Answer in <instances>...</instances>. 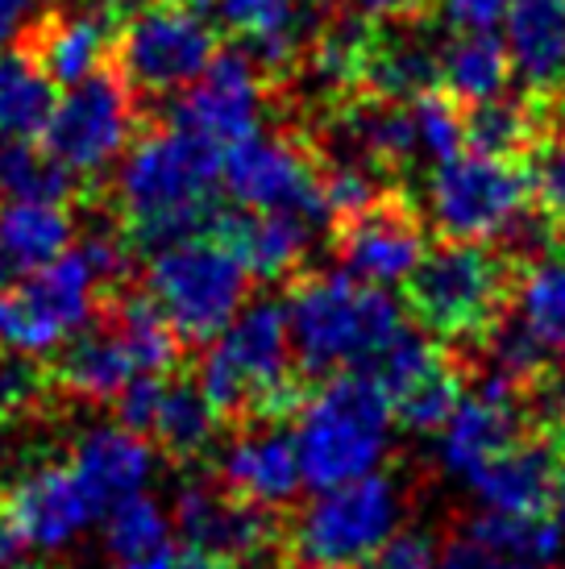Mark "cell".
<instances>
[{"label":"cell","instance_id":"obj_1","mask_svg":"<svg viewBox=\"0 0 565 569\" xmlns=\"http://www.w3.org/2000/svg\"><path fill=\"white\" fill-rule=\"evenodd\" d=\"M225 150L191 138L184 129L150 133L129 146L117 174V208L126 221V238L146 250H162L171 241L196 238L212 229Z\"/></svg>","mask_w":565,"mask_h":569},{"label":"cell","instance_id":"obj_2","mask_svg":"<svg viewBox=\"0 0 565 569\" xmlns=\"http://www.w3.org/2000/svg\"><path fill=\"white\" fill-rule=\"evenodd\" d=\"M287 332L296 366L313 379L366 370L404 329V308L387 287L361 283L346 270H313L287 291Z\"/></svg>","mask_w":565,"mask_h":569},{"label":"cell","instance_id":"obj_3","mask_svg":"<svg viewBox=\"0 0 565 569\" xmlns=\"http://www.w3.org/2000/svg\"><path fill=\"white\" fill-rule=\"evenodd\" d=\"M391 399L366 370H341L325 379L296 416V453L304 487H337L383 470L391 453Z\"/></svg>","mask_w":565,"mask_h":569},{"label":"cell","instance_id":"obj_4","mask_svg":"<svg viewBox=\"0 0 565 569\" xmlns=\"http://www.w3.org/2000/svg\"><path fill=\"white\" fill-rule=\"evenodd\" d=\"M296 353L287 312L275 300L246 303L225 329L208 341L200 387L220 411V420H275L291 411L296 391Z\"/></svg>","mask_w":565,"mask_h":569},{"label":"cell","instance_id":"obj_5","mask_svg":"<svg viewBox=\"0 0 565 569\" xmlns=\"http://www.w3.org/2000/svg\"><path fill=\"white\" fill-rule=\"evenodd\" d=\"M516 258L490 250L483 241H454L420 258L408 279V303L416 320L445 341H483L512 308Z\"/></svg>","mask_w":565,"mask_h":569},{"label":"cell","instance_id":"obj_6","mask_svg":"<svg viewBox=\"0 0 565 569\" xmlns=\"http://www.w3.org/2000/svg\"><path fill=\"white\" fill-rule=\"evenodd\" d=\"M250 270L217 233L171 241L155 250L146 270V300L188 346H208L246 308Z\"/></svg>","mask_w":565,"mask_h":569},{"label":"cell","instance_id":"obj_7","mask_svg":"<svg viewBox=\"0 0 565 569\" xmlns=\"http://www.w3.org/2000/svg\"><path fill=\"white\" fill-rule=\"evenodd\" d=\"M404 516H408V495L399 487V478L375 470L366 478L320 490L291 523V545L299 561L354 569L366 566L399 532Z\"/></svg>","mask_w":565,"mask_h":569},{"label":"cell","instance_id":"obj_8","mask_svg":"<svg viewBox=\"0 0 565 569\" xmlns=\"http://www.w3.org/2000/svg\"><path fill=\"white\" fill-rule=\"evenodd\" d=\"M112 291L92 250L79 241L76 250L30 270L26 283L0 296V341L21 353H50L83 332L100 312V296Z\"/></svg>","mask_w":565,"mask_h":569},{"label":"cell","instance_id":"obj_9","mask_svg":"<svg viewBox=\"0 0 565 569\" xmlns=\"http://www.w3.org/2000/svg\"><path fill=\"white\" fill-rule=\"evenodd\" d=\"M528 208H533V174L516 159L470 150L437 162L428 179V217L454 241L507 238Z\"/></svg>","mask_w":565,"mask_h":569},{"label":"cell","instance_id":"obj_10","mask_svg":"<svg viewBox=\"0 0 565 569\" xmlns=\"http://www.w3.org/2000/svg\"><path fill=\"white\" fill-rule=\"evenodd\" d=\"M217 54V33L205 13L175 0H146L117 38V76L138 96H167L205 76Z\"/></svg>","mask_w":565,"mask_h":569},{"label":"cell","instance_id":"obj_11","mask_svg":"<svg viewBox=\"0 0 565 569\" xmlns=\"http://www.w3.org/2000/svg\"><path fill=\"white\" fill-rule=\"evenodd\" d=\"M133 129H138V92L117 71H96L88 80L71 83V92L54 104L42 146L67 171L96 174L133 146L138 138Z\"/></svg>","mask_w":565,"mask_h":569},{"label":"cell","instance_id":"obj_12","mask_svg":"<svg viewBox=\"0 0 565 569\" xmlns=\"http://www.w3.org/2000/svg\"><path fill=\"white\" fill-rule=\"evenodd\" d=\"M220 179L241 208L254 212H299L329 221L320 196V159L316 146L296 133H250L246 142L225 150Z\"/></svg>","mask_w":565,"mask_h":569},{"label":"cell","instance_id":"obj_13","mask_svg":"<svg viewBox=\"0 0 565 569\" xmlns=\"http://www.w3.org/2000/svg\"><path fill=\"white\" fill-rule=\"evenodd\" d=\"M267 71L246 50H217L200 80L175 100L171 126L200 142L229 150L258 133V117L267 104Z\"/></svg>","mask_w":565,"mask_h":569},{"label":"cell","instance_id":"obj_14","mask_svg":"<svg viewBox=\"0 0 565 569\" xmlns=\"http://www.w3.org/2000/svg\"><path fill=\"white\" fill-rule=\"evenodd\" d=\"M100 516L96 499L83 490L71 466L59 461H38L30 470L13 478V487L4 495L0 520L17 537L21 553H67L92 520Z\"/></svg>","mask_w":565,"mask_h":569},{"label":"cell","instance_id":"obj_15","mask_svg":"<svg viewBox=\"0 0 565 569\" xmlns=\"http://www.w3.org/2000/svg\"><path fill=\"white\" fill-rule=\"evenodd\" d=\"M171 520L191 549H205L246 569L267 561L279 549V523L267 507L246 503L208 478H188L175 490Z\"/></svg>","mask_w":565,"mask_h":569},{"label":"cell","instance_id":"obj_16","mask_svg":"<svg viewBox=\"0 0 565 569\" xmlns=\"http://www.w3.org/2000/svg\"><path fill=\"white\" fill-rule=\"evenodd\" d=\"M366 375L383 387L395 420L412 432H440L462 403V379L454 375V366L445 362V353L428 337L412 332L408 325L366 366Z\"/></svg>","mask_w":565,"mask_h":569},{"label":"cell","instance_id":"obj_17","mask_svg":"<svg viewBox=\"0 0 565 569\" xmlns=\"http://www.w3.org/2000/svg\"><path fill=\"white\" fill-rule=\"evenodd\" d=\"M112 408H117L121 425L138 428L146 441L175 461L200 458L217 441L220 411L212 408L200 382L146 375V379L129 382Z\"/></svg>","mask_w":565,"mask_h":569},{"label":"cell","instance_id":"obj_18","mask_svg":"<svg viewBox=\"0 0 565 569\" xmlns=\"http://www.w3.org/2000/svg\"><path fill=\"white\" fill-rule=\"evenodd\" d=\"M424 253L428 246H424L420 212L399 191H383L370 208H361L358 217L337 224V258H341L346 274L361 283H408Z\"/></svg>","mask_w":565,"mask_h":569},{"label":"cell","instance_id":"obj_19","mask_svg":"<svg viewBox=\"0 0 565 569\" xmlns=\"http://www.w3.org/2000/svg\"><path fill=\"white\" fill-rule=\"evenodd\" d=\"M126 21V0H67L33 21L21 50H30L54 83H79L105 67Z\"/></svg>","mask_w":565,"mask_h":569},{"label":"cell","instance_id":"obj_20","mask_svg":"<svg viewBox=\"0 0 565 569\" xmlns=\"http://www.w3.org/2000/svg\"><path fill=\"white\" fill-rule=\"evenodd\" d=\"M524 437V416H519V391L503 382L483 379L474 396H462L454 416L437 432V466L440 475L470 482L490 458H499L507 445Z\"/></svg>","mask_w":565,"mask_h":569},{"label":"cell","instance_id":"obj_21","mask_svg":"<svg viewBox=\"0 0 565 569\" xmlns=\"http://www.w3.org/2000/svg\"><path fill=\"white\" fill-rule=\"evenodd\" d=\"M217 482L246 503L279 511L304 487L296 441L282 428H275V420H250V428H241L234 441L220 449Z\"/></svg>","mask_w":565,"mask_h":569},{"label":"cell","instance_id":"obj_22","mask_svg":"<svg viewBox=\"0 0 565 569\" xmlns=\"http://www.w3.org/2000/svg\"><path fill=\"white\" fill-rule=\"evenodd\" d=\"M138 346L117 320L105 312L100 325L76 332L54 362V382L79 403H117L129 382L146 379Z\"/></svg>","mask_w":565,"mask_h":569},{"label":"cell","instance_id":"obj_23","mask_svg":"<svg viewBox=\"0 0 565 569\" xmlns=\"http://www.w3.org/2000/svg\"><path fill=\"white\" fill-rule=\"evenodd\" d=\"M67 466L76 470L83 490L105 511L117 499L150 487V478H155V445L146 441L138 428L121 425V420L92 425L76 437Z\"/></svg>","mask_w":565,"mask_h":569},{"label":"cell","instance_id":"obj_24","mask_svg":"<svg viewBox=\"0 0 565 569\" xmlns=\"http://www.w3.org/2000/svg\"><path fill=\"white\" fill-rule=\"evenodd\" d=\"M316 224L320 221L299 217V212L237 208V212H217L208 233H217L246 262L250 274H258V279H282V274L304 267V258L313 250Z\"/></svg>","mask_w":565,"mask_h":569},{"label":"cell","instance_id":"obj_25","mask_svg":"<svg viewBox=\"0 0 565 569\" xmlns=\"http://www.w3.org/2000/svg\"><path fill=\"white\" fill-rule=\"evenodd\" d=\"M562 441L519 437L466 482L483 511H545L553 503Z\"/></svg>","mask_w":565,"mask_h":569},{"label":"cell","instance_id":"obj_26","mask_svg":"<svg viewBox=\"0 0 565 569\" xmlns=\"http://www.w3.org/2000/svg\"><path fill=\"white\" fill-rule=\"evenodd\" d=\"M507 54L528 92H557L565 83V0H516L507 13Z\"/></svg>","mask_w":565,"mask_h":569},{"label":"cell","instance_id":"obj_27","mask_svg":"<svg viewBox=\"0 0 565 569\" xmlns=\"http://www.w3.org/2000/svg\"><path fill=\"white\" fill-rule=\"evenodd\" d=\"M420 21H383L375 33L370 67H366V88L383 100H416L440 83V54L420 33Z\"/></svg>","mask_w":565,"mask_h":569},{"label":"cell","instance_id":"obj_28","mask_svg":"<svg viewBox=\"0 0 565 569\" xmlns=\"http://www.w3.org/2000/svg\"><path fill=\"white\" fill-rule=\"evenodd\" d=\"M549 129H557L553 96H490L466 109V146L495 159L533 154Z\"/></svg>","mask_w":565,"mask_h":569},{"label":"cell","instance_id":"obj_29","mask_svg":"<svg viewBox=\"0 0 565 569\" xmlns=\"http://www.w3.org/2000/svg\"><path fill=\"white\" fill-rule=\"evenodd\" d=\"M220 26L234 33L254 63L282 76L299 59L304 9L296 0H217Z\"/></svg>","mask_w":565,"mask_h":569},{"label":"cell","instance_id":"obj_30","mask_svg":"<svg viewBox=\"0 0 565 569\" xmlns=\"http://www.w3.org/2000/svg\"><path fill=\"white\" fill-rule=\"evenodd\" d=\"M507 312L528 329V337L545 349L549 362L565 366V250L533 258L524 274H516Z\"/></svg>","mask_w":565,"mask_h":569},{"label":"cell","instance_id":"obj_31","mask_svg":"<svg viewBox=\"0 0 565 569\" xmlns=\"http://www.w3.org/2000/svg\"><path fill=\"white\" fill-rule=\"evenodd\" d=\"M59 104L54 80L38 67L30 50L0 54V142H33L50 126Z\"/></svg>","mask_w":565,"mask_h":569},{"label":"cell","instance_id":"obj_32","mask_svg":"<svg viewBox=\"0 0 565 569\" xmlns=\"http://www.w3.org/2000/svg\"><path fill=\"white\" fill-rule=\"evenodd\" d=\"M378 21L366 17H341L329 30L313 38V47L304 54V71L320 83V92L341 100L366 88V67H370V50H375Z\"/></svg>","mask_w":565,"mask_h":569},{"label":"cell","instance_id":"obj_33","mask_svg":"<svg viewBox=\"0 0 565 569\" xmlns=\"http://www.w3.org/2000/svg\"><path fill=\"white\" fill-rule=\"evenodd\" d=\"M76 221L63 204L47 200H4L0 204V250L17 270H38L71 250Z\"/></svg>","mask_w":565,"mask_h":569},{"label":"cell","instance_id":"obj_34","mask_svg":"<svg viewBox=\"0 0 565 569\" xmlns=\"http://www.w3.org/2000/svg\"><path fill=\"white\" fill-rule=\"evenodd\" d=\"M462 532L507 561H524V566L565 561V528L545 520V511H478Z\"/></svg>","mask_w":565,"mask_h":569},{"label":"cell","instance_id":"obj_35","mask_svg":"<svg viewBox=\"0 0 565 569\" xmlns=\"http://www.w3.org/2000/svg\"><path fill=\"white\" fill-rule=\"evenodd\" d=\"M440 80H445V92L454 96L462 109L483 104L490 96H503V88L512 80L507 42L495 38L490 30L462 33L440 50Z\"/></svg>","mask_w":565,"mask_h":569},{"label":"cell","instance_id":"obj_36","mask_svg":"<svg viewBox=\"0 0 565 569\" xmlns=\"http://www.w3.org/2000/svg\"><path fill=\"white\" fill-rule=\"evenodd\" d=\"M79 191L76 171L33 142H0V196L4 200H47L67 204Z\"/></svg>","mask_w":565,"mask_h":569},{"label":"cell","instance_id":"obj_37","mask_svg":"<svg viewBox=\"0 0 565 569\" xmlns=\"http://www.w3.org/2000/svg\"><path fill=\"white\" fill-rule=\"evenodd\" d=\"M100 516H105V545H109V553L117 561H138V557L171 549V511L155 503L146 490L117 499Z\"/></svg>","mask_w":565,"mask_h":569},{"label":"cell","instance_id":"obj_38","mask_svg":"<svg viewBox=\"0 0 565 569\" xmlns=\"http://www.w3.org/2000/svg\"><path fill=\"white\" fill-rule=\"evenodd\" d=\"M50 375L33 362V353L0 349V428L33 420L50 399Z\"/></svg>","mask_w":565,"mask_h":569},{"label":"cell","instance_id":"obj_39","mask_svg":"<svg viewBox=\"0 0 565 569\" xmlns=\"http://www.w3.org/2000/svg\"><path fill=\"white\" fill-rule=\"evenodd\" d=\"M416 138H420V150L428 154L433 162H445L462 154V146H466V109L457 104L449 92H424L416 96Z\"/></svg>","mask_w":565,"mask_h":569},{"label":"cell","instance_id":"obj_40","mask_svg":"<svg viewBox=\"0 0 565 569\" xmlns=\"http://www.w3.org/2000/svg\"><path fill=\"white\" fill-rule=\"evenodd\" d=\"M533 200L565 238V129H549L533 154Z\"/></svg>","mask_w":565,"mask_h":569},{"label":"cell","instance_id":"obj_41","mask_svg":"<svg viewBox=\"0 0 565 569\" xmlns=\"http://www.w3.org/2000/svg\"><path fill=\"white\" fill-rule=\"evenodd\" d=\"M361 569H440V549L420 528H399Z\"/></svg>","mask_w":565,"mask_h":569},{"label":"cell","instance_id":"obj_42","mask_svg":"<svg viewBox=\"0 0 565 569\" xmlns=\"http://www.w3.org/2000/svg\"><path fill=\"white\" fill-rule=\"evenodd\" d=\"M516 0H437V13L454 26V30H495L499 21H507Z\"/></svg>","mask_w":565,"mask_h":569},{"label":"cell","instance_id":"obj_43","mask_svg":"<svg viewBox=\"0 0 565 569\" xmlns=\"http://www.w3.org/2000/svg\"><path fill=\"white\" fill-rule=\"evenodd\" d=\"M440 569H562V566H524V561H507V557L483 549L478 540L457 532L445 549H440Z\"/></svg>","mask_w":565,"mask_h":569},{"label":"cell","instance_id":"obj_44","mask_svg":"<svg viewBox=\"0 0 565 569\" xmlns=\"http://www.w3.org/2000/svg\"><path fill=\"white\" fill-rule=\"evenodd\" d=\"M320 4H333V9H354L358 17H366V21H416V17H424V9H428V0H320Z\"/></svg>","mask_w":565,"mask_h":569},{"label":"cell","instance_id":"obj_45","mask_svg":"<svg viewBox=\"0 0 565 569\" xmlns=\"http://www.w3.org/2000/svg\"><path fill=\"white\" fill-rule=\"evenodd\" d=\"M30 9H33V0H0V50L9 47L17 33L26 30Z\"/></svg>","mask_w":565,"mask_h":569},{"label":"cell","instance_id":"obj_46","mask_svg":"<svg viewBox=\"0 0 565 569\" xmlns=\"http://www.w3.org/2000/svg\"><path fill=\"white\" fill-rule=\"evenodd\" d=\"M175 569H246V566H234V561H225V557H212L205 549H184V553H175Z\"/></svg>","mask_w":565,"mask_h":569},{"label":"cell","instance_id":"obj_47","mask_svg":"<svg viewBox=\"0 0 565 569\" xmlns=\"http://www.w3.org/2000/svg\"><path fill=\"white\" fill-rule=\"evenodd\" d=\"M112 569H175V549H162V553L138 557V561H117Z\"/></svg>","mask_w":565,"mask_h":569},{"label":"cell","instance_id":"obj_48","mask_svg":"<svg viewBox=\"0 0 565 569\" xmlns=\"http://www.w3.org/2000/svg\"><path fill=\"white\" fill-rule=\"evenodd\" d=\"M553 507H557V523L565 528V445L557 458V478H553Z\"/></svg>","mask_w":565,"mask_h":569},{"label":"cell","instance_id":"obj_49","mask_svg":"<svg viewBox=\"0 0 565 569\" xmlns=\"http://www.w3.org/2000/svg\"><path fill=\"white\" fill-rule=\"evenodd\" d=\"M13 274H17V267H13V258H9V253L0 250V291H4V287L13 283Z\"/></svg>","mask_w":565,"mask_h":569},{"label":"cell","instance_id":"obj_50","mask_svg":"<svg viewBox=\"0 0 565 569\" xmlns=\"http://www.w3.org/2000/svg\"><path fill=\"white\" fill-rule=\"evenodd\" d=\"M553 112H557V117H565V83L553 92Z\"/></svg>","mask_w":565,"mask_h":569},{"label":"cell","instance_id":"obj_51","mask_svg":"<svg viewBox=\"0 0 565 569\" xmlns=\"http://www.w3.org/2000/svg\"><path fill=\"white\" fill-rule=\"evenodd\" d=\"M291 569H329V566H313V561H304V566H291Z\"/></svg>","mask_w":565,"mask_h":569},{"label":"cell","instance_id":"obj_52","mask_svg":"<svg viewBox=\"0 0 565 569\" xmlns=\"http://www.w3.org/2000/svg\"><path fill=\"white\" fill-rule=\"evenodd\" d=\"M33 569H50V566H33Z\"/></svg>","mask_w":565,"mask_h":569}]
</instances>
